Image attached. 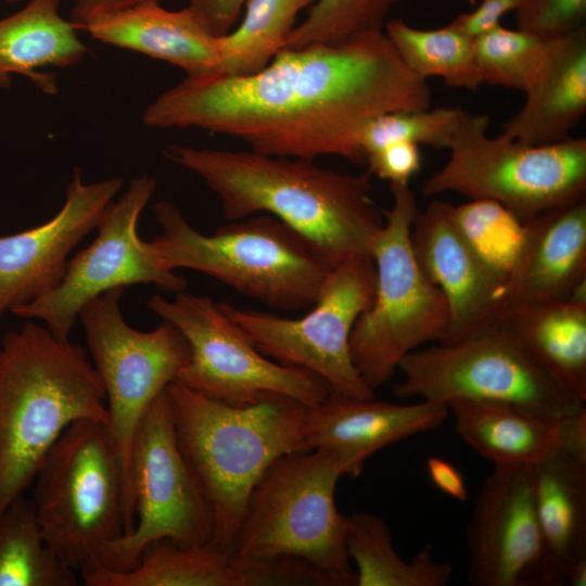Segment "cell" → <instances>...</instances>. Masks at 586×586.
Segmentation results:
<instances>
[{"instance_id":"36","label":"cell","mask_w":586,"mask_h":586,"mask_svg":"<svg viewBox=\"0 0 586 586\" xmlns=\"http://www.w3.org/2000/svg\"><path fill=\"white\" fill-rule=\"evenodd\" d=\"M586 0H522L515 10L518 29L555 39L585 26Z\"/></svg>"},{"instance_id":"21","label":"cell","mask_w":586,"mask_h":586,"mask_svg":"<svg viewBox=\"0 0 586 586\" xmlns=\"http://www.w3.org/2000/svg\"><path fill=\"white\" fill-rule=\"evenodd\" d=\"M105 44L136 51L181 68L187 76L218 73L214 36L189 8L142 3L94 15L76 26Z\"/></svg>"},{"instance_id":"37","label":"cell","mask_w":586,"mask_h":586,"mask_svg":"<svg viewBox=\"0 0 586 586\" xmlns=\"http://www.w3.org/2000/svg\"><path fill=\"white\" fill-rule=\"evenodd\" d=\"M367 170L390 184H409L420 170L419 145L408 141L388 143L367 155Z\"/></svg>"},{"instance_id":"5","label":"cell","mask_w":586,"mask_h":586,"mask_svg":"<svg viewBox=\"0 0 586 586\" xmlns=\"http://www.w3.org/2000/svg\"><path fill=\"white\" fill-rule=\"evenodd\" d=\"M154 213L163 232L148 242L161 266L200 271L275 309L313 306L334 267L307 238L267 214L203 234L169 201L155 203Z\"/></svg>"},{"instance_id":"1","label":"cell","mask_w":586,"mask_h":586,"mask_svg":"<svg viewBox=\"0 0 586 586\" xmlns=\"http://www.w3.org/2000/svg\"><path fill=\"white\" fill-rule=\"evenodd\" d=\"M431 106V89L382 30L336 44L284 48L245 76H186L144 110L152 128H199L266 155L365 164L361 135L375 117Z\"/></svg>"},{"instance_id":"41","label":"cell","mask_w":586,"mask_h":586,"mask_svg":"<svg viewBox=\"0 0 586 586\" xmlns=\"http://www.w3.org/2000/svg\"><path fill=\"white\" fill-rule=\"evenodd\" d=\"M561 450L586 460L585 405L561 418Z\"/></svg>"},{"instance_id":"20","label":"cell","mask_w":586,"mask_h":586,"mask_svg":"<svg viewBox=\"0 0 586 586\" xmlns=\"http://www.w3.org/2000/svg\"><path fill=\"white\" fill-rule=\"evenodd\" d=\"M586 296V200L524 222L496 317L511 309Z\"/></svg>"},{"instance_id":"10","label":"cell","mask_w":586,"mask_h":586,"mask_svg":"<svg viewBox=\"0 0 586 586\" xmlns=\"http://www.w3.org/2000/svg\"><path fill=\"white\" fill-rule=\"evenodd\" d=\"M124 288L109 290L87 303L78 319L107 399L105 432L124 480L125 533L136 522L131 454L140 422L156 397L175 381L190 359V346L173 323L151 331L130 327L120 310Z\"/></svg>"},{"instance_id":"44","label":"cell","mask_w":586,"mask_h":586,"mask_svg":"<svg viewBox=\"0 0 586 586\" xmlns=\"http://www.w3.org/2000/svg\"><path fill=\"white\" fill-rule=\"evenodd\" d=\"M4 1L11 2V3H15V2L30 1V0H4ZM71 1H74V3H77V2H79L80 0H71Z\"/></svg>"},{"instance_id":"16","label":"cell","mask_w":586,"mask_h":586,"mask_svg":"<svg viewBox=\"0 0 586 586\" xmlns=\"http://www.w3.org/2000/svg\"><path fill=\"white\" fill-rule=\"evenodd\" d=\"M466 546L474 586H553L530 466H494L475 496Z\"/></svg>"},{"instance_id":"3","label":"cell","mask_w":586,"mask_h":586,"mask_svg":"<svg viewBox=\"0 0 586 586\" xmlns=\"http://www.w3.org/2000/svg\"><path fill=\"white\" fill-rule=\"evenodd\" d=\"M102 380L87 352L31 319L0 343V513L22 495L73 422L105 423Z\"/></svg>"},{"instance_id":"13","label":"cell","mask_w":586,"mask_h":586,"mask_svg":"<svg viewBox=\"0 0 586 586\" xmlns=\"http://www.w3.org/2000/svg\"><path fill=\"white\" fill-rule=\"evenodd\" d=\"M374 290L373 259L359 256L331 269L313 308L300 318L238 308L225 302L219 305L265 356L316 374L331 394L372 398L373 388L353 362L351 335Z\"/></svg>"},{"instance_id":"14","label":"cell","mask_w":586,"mask_h":586,"mask_svg":"<svg viewBox=\"0 0 586 586\" xmlns=\"http://www.w3.org/2000/svg\"><path fill=\"white\" fill-rule=\"evenodd\" d=\"M397 370L402 380L394 394L400 398L446 405L458 398L508 402L556 416L585 405L524 355L498 317L460 340L409 353Z\"/></svg>"},{"instance_id":"30","label":"cell","mask_w":586,"mask_h":586,"mask_svg":"<svg viewBox=\"0 0 586 586\" xmlns=\"http://www.w3.org/2000/svg\"><path fill=\"white\" fill-rule=\"evenodd\" d=\"M383 31L404 64L418 77L443 79L448 86L475 91L483 84L474 39L451 23L435 29L386 21Z\"/></svg>"},{"instance_id":"8","label":"cell","mask_w":586,"mask_h":586,"mask_svg":"<svg viewBox=\"0 0 586 586\" xmlns=\"http://www.w3.org/2000/svg\"><path fill=\"white\" fill-rule=\"evenodd\" d=\"M393 204L382 208L384 224L372 245L375 290L351 335L353 362L377 388L397 371L409 353L440 342L449 326V308L440 289L418 264L410 242L419 211L409 184H390Z\"/></svg>"},{"instance_id":"23","label":"cell","mask_w":586,"mask_h":586,"mask_svg":"<svg viewBox=\"0 0 586 586\" xmlns=\"http://www.w3.org/2000/svg\"><path fill=\"white\" fill-rule=\"evenodd\" d=\"M458 435L494 466H532L561 450V418L514 403H447Z\"/></svg>"},{"instance_id":"34","label":"cell","mask_w":586,"mask_h":586,"mask_svg":"<svg viewBox=\"0 0 586 586\" xmlns=\"http://www.w3.org/2000/svg\"><path fill=\"white\" fill-rule=\"evenodd\" d=\"M463 113L461 107H436L385 113L372 119L361 135L366 157L396 141L448 149Z\"/></svg>"},{"instance_id":"29","label":"cell","mask_w":586,"mask_h":586,"mask_svg":"<svg viewBox=\"0 0 586 586\" xmlns=\"http://www.w3.org/2000/svg\"><path fill=\"white\" fill-rule=\"evenodd\" d=\"M316 0H247L241 22L216 37L219 74L245 76L263 69L281 50L302 10Z\"/></svg>"},{"instance_id":"38","label":"cell","mask_w":586,"mask_h":586,"mask_svg":"<svg viewBox=\"0 0 586 586\" xmlns=\"http://www.w3.org/2000/svg\"><path fill=\"white\" fill-rule=\"evenodd\" d=\"M477 2V7L472 12L458 15L450 22L473 39L500 25L501 17L510 11H515L522 0H479Z\"/></svg>"},{"instance_id":"7","label":"cell","mask_w":586,"mask_h":586,"mask_svg":"<svg viewBox=\"0 0 586 586\" xmlns=\"http://www.w3.org/2000/svg\"><path fill=\"white\" fill-rule=\"evenodd\" d=\"M489 117L463 110L446 163L423 183L435 198L455 192L502 205L523 224L586 200V139L526 144L487 133Z\"/></svg>"},{"instance_id":"45","label":"cell","mask_w":586,"mask_h":586,"mask_svg":"<svg viewBox=\"0 0 586 586\" xmlns=\"http://www.w3.org/2000/svg\"><path fill=\"white\" fill-rule=\"evenodd\" d=\"M463 1L474 4V3H476L479 0H463Z\"/></svg>"},{"instance_id":"40","label":"cell","mask_w":586,"mask_h":586,"mask_svg":"<svg viewBox=\"0 0 586 586\" xmlns=\"http://www.w3.org/2000/svg\"><path fill=\"white\" fill-rule=\"evenodd\" d=\"M426 470L433 485L443 494L459 501L468 499L463 475L451 462L436 456L429 457Z\"/></svg>"},{"instance_id":"32","label":"cell","mask_w":586,"mask_h":586,"mask_svg":"<svg viewBox=\"0 0 586 586\" xmlns=\"http://www.w3.org/2000/svg\"><path fill=\"white\" fill-rule=\"evenodd\" d=\"M551 41L501 25L474 38L483 84L526 92L545 66Z\"/></svg>"},{"instance_id":"24","label":"cell","mask_w":586,"mask_h":586,"mask_svg":"<svg viewBox=\"0 0 586 586\" xmlns=\"http://www.w3.org/2000/svg\"><path fill=\"white\" fill-rule=\"evenodd\" d=\"M498 318L538 369L586 402V296L525 305Z\"/></svg>"},{"instance_id":"35","label":"cell","mask_w":586,"mask_h":586,"mask_svg":"<svg viewBox=\"0 0 586 586\" xmlns=\"http://www.w3.org/2000/svg\"><path fill=\"white\" fill-rule=\"evenodd\" d=\"M454 214L477 252L507 276L519 250L524 224L489 200H470L454 206Z\"/></svg>"},{"instance_id":"17","label":"cell","mask_w":586,"mask_h":586,"mask_svg":"<svg viewBox=\"0 0 586 586\" xmlns=\"http://www.w3.org/2000/svg\"><path fill=\"white\" fill-rule=\"evenodd\" d=\"M122 187L117 177L85 183L76 169L50 220L0 237V318L58 285L71 252L95 230Z\"/></svg>"},{"instance_id":"9","label":"cell","mask_w":586,"mask_h":586,"mask_svg":"<svg viewBox=\"0 0 586 586\" xmlns=\"http://www.w3.org/2000/svg\"><path fill=\"white\" fill-rule=\"evenodd\" d=\"M104 424L92 419L69 424L34 479L42 537L61 561L80 572L125 533L123 473Z\"/></svg>"},{"instance_id":"31","label":"cell","mask_w":586,"mask_h":586,"mask_svg":"<svg viewBox=\"0 0 586 586\" xmlns=\"http://www.w3.org/2000/svg\"><path fill=\"white\" fill-rule=\"evenodd\" d=\"M75 570L61 561L40 532L35 504L22 495L0 513V586H76Z\"/></svg>"},{"instance_id":"22","label":"cell","mask_w":586,"mask_h":586,"mask_svg":"<svg viewBox=\"0 0 586 586\" xmlns=\"http://www.w3.org/2000/svg\"><path fill=\"white\" fill-rule=\"evenodd\" d=\"M501 133L526 144L564 140L586 113V28L551 41L545 66Z\"/></svg>"},{"instance_id":"11","label":"cell","mask_w":586,"mask_h":586,"mask_svg":"<svg viewBox=\"0 0 586 586\" xmlns=\"http://www.w3.org/2000/svg\"><path fill=\"white\" fill-rule=\"evenodd\" d=\"M149 309L187 339L190 359L175 381L214 400L246 406L285 397L305 406L327 399L328 386L316 374L275 362L209 296L183 291L173 300L155 294Z\"/></svg>"},{"instance_id":"2","label":"cell","mask_w":586,"mask_h":586,"mask_svg":"<svg viewBox=\"0 0 586 586\" xmlns=\"http://www.w3.org/2000/svg\"><path fill=\"white\" fill-rule=\"evenodd\" d=\"M171 162L199 176L218 196L224 217L273 216L313 242L335 267L371 256L384 224L371 196L372 175H353L314 161L171 144Z\"/></svg>"},{"instance_id":"26","label":"cell","mask_w":586,"mask_h":586,"mask_svg":"<svg viewBox=\"0 0 586 586\" xmlns=\"http://www.w3.org/2000/svg\"><path fill=\"white\" fill-rule=\"evenodd\" d=\"M61 0H30L17 12L0 18V88L13 75H24L41 91H58L55 78L39 69L65 68L87 51L71 21L60 13Z\"/></svg>"},{"instance_id":"28","label":"cell","mask_w":586,"mask_h":586,"mask_svg":"<svg viewBox=\"0 0 586 586\" xmlns=\"http://www.w3.org/2000/svg\"><path fill=\"white\" fill-rule=\"evenodd\" d=\"M346 517V549L356 566V586H445L451 579L453 565L434 557L430 544L406 561L382 518L370 512Z\"/></svg>"},{"instance_id":"4","label":"cell","mask_w":586,"mask_h":586,"mask_svg":"<svg viewBox=\"0 0 586 586\" xmlns=\"http://www.w3.org/2000/svg\"><path fill=\"white\" fill-rule=\"evenodd\" d=\"M177 438L212 507V545L232 551L250 495L279 457L309 450L304 437L306 406L275 397L231 406L178 381L167 386Z\"/></svg>"},{"instance_id":"12","label":"cell","mask_w":586,"mask_h":586,"mask_svg":"<svg viewBox=\"0 0 586 586\" xmlns=\"http://www.w3.org/2000/svg\"><path fill=\"white\" fill-rule=\"evenodd\" d=\"M133 530L104 546L86 571L131 570L151 543L169 538L182 546L212 543L213 511L182 454L167 387L156 397L137 430L131 454Z\"/></svg>"},{"instance_id":"6","label":"cell","mask_w":586,"mask_h":586,"mask_svg":"<svg viewBox=\"0 0 586 586\" xmlns=\"http://www.w3.org/2000/svg\"><path fill=\"white\" fill-rule=\"evenodd\" d=\"M345 475L341 459L316 448L275 460L247 500L232 552L244 559L295 558L331 575L339 586L355 585L346 549L347 517L335 504Z\"/></svg>"},{"instance_id":"39","label":"cell","mask_w":586,"mask_h":586,"mask_svg":"<svg viewBox=\"0 0 586 586\" xmlns=\"http://www.w3.org/2000/svg\"><path fill=\"white\" fill-rule=\"evenodd\" d=\"M247 0H188V5L214 36H222L238 23Z\"/></svg>"},{"instance_id":"33","label":"cell","mask_w":586,"mask_h":586,"mask_svg":"<svg viewBox=\"0 0 586 586\" xmlns=\"http://www.w3.org/2000/svg\"><path fill=\"white\" fill-rule=\"evenodd\" d=\"M400 0H316L290 34L286 48L336 44L371 30H382Z\"/></svg>"},{"instance_id":"19","label":"cell","mask_w":586,"mask_h":586,"mask_svg":"<svg viewBox=\"0 0 586 586\" xmlns=\"http://www.w3.org/2000/svg\"><path fill=\"white\" fill-rule=\"evenodd\" d=\"M446 404L419 399L394 404L335 394L306 406L304 437L308 449L323 448L342 461L345 475L356 477L367 459L396 442L440 428L448 418Z\"/></svg>"},{"instance_id":"15","label":"cell","mask_w":586,"mask_h":586,"mask_svg":"<svg viewBox=\"0 0 586 586\" xmlns=\"http://www.w3.org/2000/svg\"><path fill=\"white\" fill-rule=\"evenodd\" d=\"M156 189L149 175L131 179L127 190L105 209L94 240L68 259L55 288L11 313L24 319H40L63 341L81 308L102 293L135 284H154L180 292L187 280L160 265L149 242L139 238V217Z\"/></svg>"},{"instance_id":"18","label":"cell","mask_w":586,"mask_h":586,"mask_svg":"<svg viewBox=\"0 0 586 586\" xmlns=\"http://www.w3.org/2000/svg\"><path fill=\"white\" fill-rule=\"evenodd\" d=\"M410 242L421 269L447 301L449 326L441 343L460 340L495 318L507 276L477 252L451 204L434 199L419 209Z\"/></svg>"},{"instance_id":"27","label":"cell","mask_w":586,"mask_h":586,"mask_svg":"<svg viewBox=\"0 0 586 586\" xmlns=\"http://www.w3.org/2000/svg\"><path fill=\"white\" fill-rule=\"evenodd\" d=\"M81 576L86 586H249L246 561L234 552L169 538L149 544L131 570L94 569Z\"/></svg>"},{"instance_id":"43","label":"cell","mask_w":586,"mask_h":586,"mask_svg":"<svg viewBox=\"0 0 586 586\" xmlns=\"http://www.w3.org/2000/svg\"><path fill=\"white\" fill-rule=\"evenodd\" d=\"M565 585L585 586L586 585V560L573 565L566 573Z\"/></svg>"},{"instance_id":"42","label":"cell","mask_w":586,"mask_h":586,"mask_svg":"<svg viewBox=\"0 0 586 586\" xmlns=\"http://www.w3.org/2000/svg\"><path fill=\"white\" fill-rule=\"evenodd\" d=\"M154 2H160V0H80L79 2L75 3L71 22L76 28V26L81 24L84 21L98 14L118 11L142 3Z\"/></svg>"},{"instance_id":"25","label":"cell","mask_w":586,"mask_h":586,"mask_svg":"<svg viewBox=\"0 0 586 586\" xmlns=\"http://www.w3.org/2000/svg\"><path fill=\"white\" fill-rule=\"evenodd\" d=\"M533 497L553 586L586 560V460L562 450L530 466Z\"/></svg>"}]
</instances>
